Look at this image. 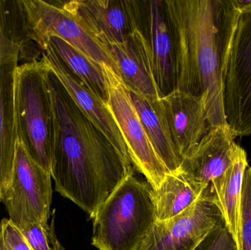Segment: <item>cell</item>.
<instances>
[{
    "label": "cell",
    "instance_id": "1",
    "mask_svg": "<svg viewBox=\"0 0 251 250\" xmlns=\"http://www.w3.org/2000/svg\"><path fill=\"white\" fill-rule=\"evenodd\" d=\"M47 81L52 109L51 176L56 192L94 219L112 193L134 175L132 162L84 114L49 66Z\"/></svg>",
    "mask_w": 251,
    "mask_h": 250
},
{
    "label": "cell",
    "instance_id": "2",
    "mask_svg": "<svg viewBox=\"0 0 251 250\" xmlns=\"http://www.w3.org/2000/svg\"><path fill=\"white\" fill-rule=\"evenodd\" d=\"M175 49V90L201 98L211 128L228 126L223 75L240 11L234 0H165Z\"/></svg>",
    "mask_w": 251,
    "mask_h": 250
},
{
    "label": "cell",
    "instance_id": "3",
    "mask_svg": "<svg viewBox=\"0 0 251 250\" xmlns=\"http://www.w3.org/2000/svg\"><path fill=\"white\" fill-rule=\"evenodd\" d=\"M93 220L92 245L99 250H138L156 221L151 186L128 176Z\"/></svg>",
    "mask_w": 251,
    "mask_h": 250
},
{
    "label": "cell",
    "instance_id": "4",
    "mask_svg": "<svg viewBox=\"0 0 251 250\" xmlns=\"http://www.w3.org/2000/svg\"><path fill=\"white\" fill-rule=\"evenodd\" d=\"M42 58L22 63L14 76V112L17 138L31 158L51 174L52 109Z\"/></svg>",
    "mask_w": 251,
    "mask_h": 250
},
{
    "label": "cell",
    "instance_id": "5",
    "mask_svg": "<svg viewBox=\"0 0 251 250\" xmlns=\"http://www.w3.org/2000/svg\"><path fill=\"white\" fill-rule=\"evenodd\" d=\"M20 1L29 38L41 49L50 37H58L98 64L107 65L119 76V68L110 51L60 1Z\"/></svg>",
    "mask_w": 251,
    "mask_h": 250
},
{
    "label": "cell",
    "instance_id": "6",
    "mask_svg": "<svg viewBox=\"0 0 251 250\" xmlns=\"http://www.w3.org/2000/svg\"><path fill=\"white\" fill-rule=\"evenodd\" d=\"M2 201L9 220L19 230L32 223L47 224L52 201L51 176L28 154L17 138L10 181L3 189Z\"/></svg>",
    "mask_w": 251,
    "mask_h": 250
},
{
    "label": "cell",
    "instance_id": "7",
    "mask_svg": "<svg viewBox=\"0 0 251 250\" xmlns=\"http://www.w3.org/2000/svg\"><path fill=\"white\" fill-rule=\"evenodd\" d=\"M223 106L234 136L251 135V8L240 12L226 60Z\"/></svg>",
    "mask_w": 251,
    "mask_h": 250
},
{
    "label": "cell",
    "instance_id": "8",
    "mask_svg": "<svg viewBox=\"0 0 251 250\" xmlns=\"http://www.w3.org/2000/svg\"><path fill=\"white\" fill-rule=\"evenodd\" d=\"M107 84V107L125 139L133 166L156 190L170 173L158 157L131 101L129 90L122 78L107 65H101Z\"/></svg>",
    "mask_w": 251,
    "mask_h": 250
},
{
    "label": "cell",
    "instance_id": "9",
    "mask_svg": "<svg viewBox=\"0 0 251 250\" xmlns=\"http://www.w3.org/2000/svg\"><path fill=\"white\" fill-rule=\"evenodd\" d=\"M225 224L209 187L185 211L156 220L138 250H195L214 229Z\"/></svg>",
    "mask_w": 251,
    "mask_h": 250
},
{
    "label": "cell",
    "instance_id": "10",
    "mask_svg": "<svg viewBox=\"0 0 251 250\" xmlns=\"http://www.w3.org/2000/svg\"><path fill=\"white\" fill-rule=\"evenodd\" d=\"M60 3L106 48L111 44H122L132 32L140 29L141 11L137 1L72 0Z\"/></svg>",
    "mask_w": 251,
    "mask_h": 250
},
{
    "label": "cell",
    "instance_id": "11",
    "mask_svg": "<svg viewBox=\"0 0 251 250\" xmlns=\"http://www.w3.org/2000/svg\"><path fill=\"white\" fill-rule=\"evenodd\" d=\"M159 104L173 142L184 159L212 129L204 101L174 90L159 99Z\"/></svg>",
    "mask_w": 251,
    "mask_h": 250
},
{
    "label": "cell",
    "instance_id": "12",
    "mask_svg": "<svg viewBox=\"0 0 251 250\" xmlns=\"http://www.w3.org/2000/svg\"><path fill=\"white\" fill-rule=\"evenodd\" d=\"M42 58L84 114L122 155L130 159L120 129L107 106L68 68L49 43L42 49Z\"/></svg>",
    "mask_w": 251,
    "mask_h": 250
},
{
    "label": "cell",
    "instance_id": "13",
    "mask_svg": "<svg viewBox=\"0 0 251 250\" xmlns=\"http://www.w3.org/2000/svg\"><path fill=\"white\" fill-rule=\"evenodd\" d=\"M107 48L129 91L151 101L162 98L155 79L150 42L141 29L134 31L122 44H111Z\"/></svg>",
    "mask_w": 251,
    "mask_h": 250
},
{
    "label": "cell",
    "instance_id": "14",
    "mask_svg": "<svg viewBox=\"0 0 251 250\" xmlns=\"http://www.w3.org/2000/svg\"><path fill=\"white\" fill-rule=\"evenodd\" d=\"M228 126L212 128L182 160L180 169L196 182L209 187L231 165L240 145Z\"/></svg>",
    "mask_w": 251,
    "mask_h": 250
},
{
    "label": "cell",
    "instance_id": "15",
    "mask_svg": "<svg viewBox=\"0 0 251 250\" xmlns=\"http://www.w3.org/2000/svg\"><path fill=\"white\" fill-rule=\"evenodd\" d=\"M155 79L162 97L175 90V49L164 1H146Z\"/></svg>",
    "mask_w": 251,
    "mask_h": 250
},
{
    "label": "cell",
    "instance_id": "16",
    "mask_svg": "<svg viewBox=\"0 0 251 250\" xmlns=\"http://www.w3.org/2000/svg\"><path fill=\"white\" fill-rule=\"evenodd\" d=\"M18 59L0 65V201L11 176L17 142L14 112V76Z\"/></svg>",
    "mask_w": 251,
    "mask_h": 250
},
{
    "label": "cell",
    "instance_id": "17",
    "mask_svg": "<svg viewBox=\"0 0 251 250\" xmlns=\"http://www.w3.org/2000/svg\"><path fill=\"white\" fill-rule=\"evenodd\" d=\"M248 166L247 154L240 146L231 165L209 186L212 200L219 208L238 250H240L243 177Z\"/></svg>",
    "mask_w": 251,
    "mask_h": 250
},
{
    "label": "cell",
    "instance_id": "18",
    "mask_svg": "<svg viewBox=\"0 0 251 250\" xmlns=\"http://www.w3.org/2000/svg\"><path fill=\"white\" fill-rule=\"evenodd\" d=\"M42 49L28 35L20 0H0V65L11 59L41 60Z\"/></svg>",
    "mask_w": 251,
    "mask_h": 250
},
{
    "label": "cell",
    "instance_id": "19",
    "mask_svg": "<svg viewBox=\"0 0 251 250\" xmlns=\"http://www.w3.org/2000/svg\"><path fill=\"white\" fill-rule=\"evenodd\" d=\"M129 91L131 101L158 157L170 173L179 170L182 159L173 142L159 101H151L137 92Z\"/></svg>",
    "mask_w": 251,
    "mask_h": 250
},
{
    "label": "cell",
    "instance_id": "20",
    "mask_svg": "<svg viewBox=\"0 0 251 250\" xmlns=\"http://www.w3.org/2000/svg\"><path fill=\"white\" fill-rule=\"evenodd\" d=\"M206 188L180 168L168 173L153 191L156 220H168L181 214L201 196Z\"/></svg>",
    "mask_w": 251,
    "mask_h": 250
},
{
    "label": "cell",
    "instance_id": "21",
    "mask_svg": "<svg viewBox=\"0 0 251 250\" xmlns=\"http://www.w3.org/2000/svg\"><path fill=\"white\" fill-rule=\"evenodd\" d=\"M48 42L68 68L107 106L108 92L101 65L58 37H50Z\"/></svg>",
    "mask_w": 251,
    "mask_h": 250
},
{
    "label": "cell",
    "instance_id": "22",
    "mask_svg": "<svg viewBox=\"0 0 251 250\" xmlns=\"http://www.w3.org/2000/svg\"><path fill=\"white\" fill-rule=\"evenodd\" d=\"M19 230L32 250H66L54 231V211L50 224L32 223Z\"/></svg>",
    "mask_w": 251,
    "mask_h": 250
},
{
    "label": "cell",
    "instance_id": "23",
    "mask_svg": "<svg viewBox=\"0 0 251 250\" xmlns=\"http://www.w3.org/2000/svg\"><path fill=\"white\" fill-rule=\"evenodd\" d=\"M240 250H251V167L250 166H248L243 177Z\"/></svg>",
    "mask_w": 251,
    "mask_h": 250
},
{
    "label": "cell",
    "instance_id": "24",
    "mask_svg": "<svg viewBox=\"0 0 251 250\" xmlns=\"http://www.w3.org/2000/svg\"><path fill=\"white\" fill-rule=\"evenodd\" d=\"M195 250H238L225 224L212 230Z\"/></svg>",
    "mask_w": 251,
    "mask_h": 250
},
{
    "label": "cell",
    "instance_id": "25",
    "mask_svg": "<svg viewBox=\"0 0 251 250\" xmlns=\"http://www.w3.org/2000/svg\"><path fill=\"white\" fill-rule=\"evenodd\" d=\"M0 250H32L9 219H3L0 223Z\"/></svg>",
    "mask_w": 251,
    "mask_h": 250
}]
</instances>
